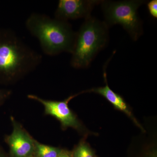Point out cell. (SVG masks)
I'll return each mask as SVG.
<instances>
[{"instance_id":"cell-3","label":"cell","mask_w":157,"mask_h":157,"mask_svg":"<svg viewBox=\"0 0 157 157\" xmlns=\"http://www.w3.org/2000/svg\"><path fill=\"white\" fill-rule=\"evenodd\" d=\"M108 27L104 21L91 16L85 19L76 33L70 65L75 69L88 67L97 54L107 45Z\"/></svg>"},{"instance_id":"cell-6","label":"cell","mask_w":157,"mask_h":157,"mask_svg":"<svg viewBox=\"0 0 157 157\" xmlns=\"http://www.w3.org/2000/svg\"><path fill=\"white\" fill-rule=\"evenodd\" d=\"M13 131L7 137L11 157H33L35 141L18 122L11 117Z\"/></svg>"},{"instance_id":"cell-13","label":"cell","mask_w":157,"mask_h":157,"mask_svg":"<svg viewBox=\"0 0 157 157\" xmlns=\"http://www.w3.org/2000/svg\"><path fill=\"white\" fill-rule=\"evenodd\" d=\"M57 157H72V151L63 149L61 152Z\"/></svg>"},{"instance_id":"cell-4","label":"cell","mask_w":157,"mask_h":157,"mask_svg":"<svg viewBox=\"0 0 157 157\" xmlns=\"http://www.w3.org/2000/svg\"><path fill=\"white\" fill-rule=\"evenodd\" d=\"M145 2L142 0L102 1L104 22L108 27L120 25L134 41H137L143 33L142 23L137 10Z\"/></svg>"},{"instance_id":"cell-7","label":"cell","mask_w":157,"mask_h":157,"mask_svg":"<svg viewBox=\"0 0 157 157\" xmlns=\"http://www.w3.org/2000/svg\"><path fill=\"white\" fill-rule=\"evenodd\" d=\"M102 1L97 0H59L55 18L68 21L69 20L85 19L91 17V13L96 5Z\"/></svg>"},{"instance_id":"cell-1","label":"cell","mask_w":157,"mask_h":157,"mask_svg":"<svg viewBox=\"0 0 157 157\" xmlns=\"http://www.w3.org/2000/svg\"><path fill=\"white\" fill-rule=\"evenodd\" d=\"M42 57L11 31L0 33V77L15 82L36 70Z\"/></svg>"},{"instance_id":"cell-2","label":"cell","mask_w":157,"mask_h":157,"mask_svg":"<svg viewBox=\"0 0 157 157\" xmlns=\"http://www.w3.org/2000/svg\"><path fill=\"white\" fill-rule=\"evenodd\" d=\"M25 26L30 33L38 39L45 54L55 56L62 52L72 53L76 33L68 21L33 13L26 21Z\"/></svg>"},{"instance_id":"cell-16","label":"cell","mask_w":157,"mask_h":157,"mask_svg":"<svg viewBox=\"0 0 157 157\" xmlns=\"http://www.w3.org/2000/svg\"><path fill=\"white\" fill-rule=\"evenodd\" d=\"M95 157H98V156L96 155Z\"/></svg>"},{"instance_id":"cell-9","label":"cell","mask_w":157,"mask_h":157,"mask_svg":"<svg viewBox=\"0 0 157 157\" xmlns=\"http://www.w3.org/2000/svg\"><path fill=\"white\" fill-rule=\"evenodd\" d=\"M63 149L39 143L35 141L33 157H57Z\"/></svg>"},{"instance_id":"cell-5","label":"cell","mask_w":157,"mask_h":157,"mask_svg":"<svg viewBox=\"0 0 157 157\" xmlns=\"http://www.w3.org/2000/svg\"><path fill=\"white\" fill-rule=\"evenodd\" d=\"M85 92H86V91L70 96L63 101L45 100L33 94H29L27 97L31 100L41 103L44 107L45 114L52 116L58 120L60 123L63 130L72 128L86 137L87 135H93L92 132H90L86 128L77 116L69 108L68 105L69 102L72 99Z\"/></svg>"},{"instance_id":"cell-10","label":"cell","mask_w":157,"mask_h":157,"mask_svg":"<svg viewBox=\"0 0 157 157\" xmlns=\"http://www.w3.org/2000/svg\"><path fill=\"white\" fill-rule=\"evenodd\" d=\"M127 157H157L156 145L155 143L131 149L128 152Z\"/></svg>"},{"instance_id":"cell-11","label":"cell","mask_w":157,"mask_h":157,"mask_svg":"<svg viewBox=\"0 0 157 157\" xmlns=\"http://www.w3.org/2000/svg\"><path fill=\"white\" fill-rule=\"evenodd\" d=\"M72 157H95V151L85 139L82 140L72 151Z\"/></svg>"},{"instance_id":"cell-14","label":"cell","mask_w":157,"mask_h":157,"mask_svg":"<svg viewBox=\"0 0 157 157\" xmlns=\"http://www.w3.org/2000/svg\"><path fill=\"white\" fill-rule=\"evenodd\" d=\"M10 94H11V92L7 91L5 93H2L0 92V99L3 97H8Z\"/></svg>"},{"instance_id":"cell-12","label":"cell","mask_w":157,"mask_h":157,"mask_svg":"<svg viewBox=\"0 0 157 157\" xmlns=\"http://www.w3.org/2000/svg\"><path fill=\"white\" fill-rule=\"evenodd\" d=\"M147 8L151 16L155 18H157V1L152 0L147 4Z\"/></svg>"},{"instance_id":"cell-8","label":"cell","mask_w":157,"mask_h":157,"mask_svg":"<svg viewBox=\"0 0 157 157\" xmlns=\"http://www.w3.org/2000/svg\"><path fill=\"white\" fill-rule=\"evenodd\" d=\"M104 76L105 82V86L92 89L87 90V92H94L103 96L110 104H112L115 109L124 113L132 120L137 127L141 129L142 132H145V129L134 116L132 109L123 98L117 93L114 92L109 87L107 83V73L105 71H104Z\"/></svg>"},{"instance_id":"cell-15","label":"cell","mask_w":157,"mask_h":157,"mask_svg":"<svg viewBox=\"0 0 157 157\" xmlns=\"http://www.w3.org/2000/svg\"><path fill=\"white\" fill-rule=\"evenodd\" d=\"M0 157H5L4 156V155H2V154L1 153H0Z\"/></svg>"}]
</instances>
